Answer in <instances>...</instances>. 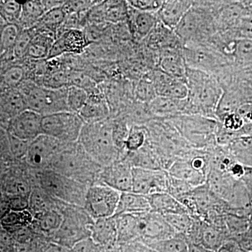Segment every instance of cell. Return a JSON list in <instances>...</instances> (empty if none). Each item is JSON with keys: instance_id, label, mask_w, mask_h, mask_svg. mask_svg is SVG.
I'll return each instance as SVG.
<instances>
[{"instance_id": "obj_5", "label": "cell", "mask_w": 252, "mask_h": 252, "mask_svg": "<svg viewBox=\"0 0 252 252\" xmlns=\"http://www.w3.org/2000/svg\"><path fill=\"white\" fill-rule=\"evenodd\" d=\"M60 212L63 217L59 230L50 238L52 243L71 250L79 242L91 238L94 220L82 207L61 203Z\"/></svg>"}, {"instance_id": "obj_58", "label": "cell", "mask_w": 252, "mask_h": 252, "mask_svg": "<svg viewBox=\"0 0 252 252\" xmlns=\"http://www.w3.org/2000/svg\"><path fill=\"white\" fill-rule=\"evenodd\" d=\"M3 194L1 193V192L0 191V200H1V198H2Z\"/></svg>"}, {"instance_id": "obj_3", "label": "cell", "mask_w": 252, "mask_h": 252, "mask_svg": "<svg viewBox=\"0 0 252 252\" xmlns=\"http://www.w3.org/2000/svg\"><path fill=\"white\" fill-rule=\"evenodd\" d=\"M77 142L86 154L102 167L111 165L126 156L114 143L112 122L107 119L84 124Z\"/></svg>"}, {"instance_id": "obj_50", "label": "cell", "mask_w": 252, "mask_h": 252, "mask_svg": "<svg viewBox=\"0 0 252 252\" xmlns=\"http://www.w3.org/2000/svg\"><path fill=\"white\" fill-rule=\"evenodd\" d=\"M104 249L96 245L91 238H86L74 245L72 252H102Z\"/></svg>"}, {"instance_id": "obj_33", "label": "cell", "mask_w": 252, "mask_h": 252, "mask_svg": "<svg viewBox=\"0 0 252 252\" xmlns=\"http://www.w3.org/2000/svg\"><path fill=\"white\" fill-rule=\"evenodd\" d=\"M101 9L102 21L110 23H119L128 19V5L127 1H102Z\"/></svg>"}, {"instance_id": "obj_15", "label": "cell", "mask_w": 252, "mask_h": 252, "mask_svg": "<svg viewBox=\"0 0 252 252\" xmlns=\"http://www.w3.org/2000/svg\"><path fill=\"white\" fill-rule=\"evenodd\" d=\"M42 117L34 111L25 109L13 117L8 127V133L21 140L32 142L42 135Z\"/></svg>"}, {"instance_id": "obj_19", "label": "cell", "mask_w": 252, "mask_h": 252, "mask_svg": "<svg viewBox=\"0 0 252 252\" xmlns=\"http://www.w3.org/2000/svg\"><path fill=\"white\" fill-rule=\"evenodd\" d=\"M160 70L169 76L187 83V65L182 48L162 49L160 60Z\"/></svg>"}, {"instance_id": "obj_32", "label": "cell", "mask_w": 252, "mask_h": 252, "mask_svg": "<svg viewBox=\"0 0 252 252\" xmlns=\"http://www.w3.org/2000/svg\"><path fill=\"white\" fill-rule=\"evenodd\" d=\"M47 11L44 1H28L22 4V14L19 22L30 29L44 16Z\"/></svg>"}, {"instance_id": "obj_52", "label": "cell", "mask_w": 252, "mask_h": 252, "mask_svg": "<svg viewBox=\"0 0 252 252\" xmlns=\"http://www.w3.org/2000/svg\"><path fill=\"white\" fill-rule=\"evenodd\" d=\"M10 211H11L10 208L9 199L4 194H3L2 198L0 200V220L6 216Z\"/></svg>"}, {"instance_id": "obj_57", "label": "cell", "mask_w": 252, "mask_h": 252, "mask_svg": "<svg viewBox=\"0 0 252 252\" xmlns=\"http://www.w3.org/2000/svg\"><path fill=\"white\" fill-rule=\"evenodd\" d=\"M102 252H119V250H118L117 246L114 248L104 249L103 251H102Z\"/></svg>"}, {"instance_id": "obj_45", "label": "cell", "mask_w": 252, "mask_h": 252, "mask_svg": "<svg viewBox=\"0 0 252 252\" xmlns=\"http://www.w3.org/2000/svg\"><path fill=\"white\" fill-rule=\"evenodd\" d=\"M163 1H153V0H144V1L143 0H134V1H127V3L130 7L137 11L157 14L163 4Z\"/></svg>"}, {"instance_id": "obj_53", "label": "cell", "mask_w": 252, "mask_h": 252, "mask_svg": "<svg viewBox=\"0 0 252 252\" xmlns=\"http://www.w3.org/2000/svg\"><path fill=\"white\" fill-rule=\"evenodd\" d=\"M235 241L233 239H228L217 252H234Z\"/></svg>"}, {"instance_id": "obj_8", "label": "cell", "mask_w": 252, "mask_h": 252, "mask_svg": "<svg viewBox=\"0 0 252 252\" xmlns=\"http://www.w3.org/2000/svg\"><path fill=\"white\" fill-rule=\"evenodd\" d=\"M85 122L77 113L62 112L44 116L41 122L42 134L62 143L78 142Z\"/></svg>"}, {"instance_id": "obj_54", "label": "cell", "mask_w": 252, "mask_h": 252, "mask_svg": "<svg viewBox=\"0 0 252 252\" xmlns=\"http://www.w3.org/2000/svg\"><path fill=\"white\" fill-rule=\"evenodd\" d=\"M45 252H72L69 249L64 248V247L61 246V245H56V244L52 243L50 245L49 248L46 249Z\"/></svg>"}, {"instance_id": "obj_38", "label": "cell", "mask_w": 252, "mask_h": 252, "mask_svg": "<svg viewBox=\"0 0 252 252\" xmlns=\"http://www.w3.org/2000/svg\"><path fill=\"white\" fill-rule=\"evenodd\" d=\"M22 14V4L16 1H0V16L7 23L19 22Z\"/></svg>"}, {"instance_id": "obj_18", "label": "cell", "mask_w": 252, "mask_h": 252, "mask_svg": "<svg viewBox=\"0 0 252 252\" xmlns=\"http://www.w3.org/2000/svg\"><path fill=\"white\" fill-rule=\"evenodd\" d=\"M88 45L84 32L80 30H67L56 39L50 50L48 59L63 53H79Z\"/></svg>"}, {"instance_id": "obj_44", "label": "cell", "mask_w": 252, "mask_h": 252, "mask_svg": "<svg viewBox=\"0 0 252 252\" xmlns=\"http://www.w3.org/2000/svg\"><path fill=\"white\" fill-rule=\"evenodd\" d=\"M99 2L96 1H65L62 8L67 16L89 11Z\"/></svg>"}, {"instance_id": "obj_10", "label": "cell", "mask_w": 252, "mask_h": 252, "mask_svg": "<svg viewBox=\"0 0 252 252\" xmlns=\"http://www.w3.org/2000/svg\"><path fill=\"white\" fill-rule=\"evenodd\" d=\"M187 67L215 76L220 67V55L210 44H187L182 48Z\"/></svg>"}, {"instance_id": "obj_31", "label": "cell", "mask_w": 252, "mask_h": 252, "mask_svg": "<svg viewBox=\"0 0 252 252\" xmlns=\"http://www.w3.org/2000/svg\"><path fill=\"white\" fill-rule=\"evenodd\" d=\"M34 217L29 210L23 211H10L0 220V226L9 232L14 233L16 230L31 226Z\"/></svg>"}, {"instance_id": "obj_35", "label": "cell", "mask_w": 252, "mask_h": 252, "mask_svg": "<svg viewBox=\"0 0 252 252\" xmlns=\"http://www.w3.org/2000/svg\"><path fill=\"white\" fill-rule=\"evenodd\" d=\"M149 246L157 252H189L188 243L180 235L151 244Z\"/></svg>"}, {"instance_id": "obj_1", "label": "cell", "mask_w": 252, "mask_h": 252, "mask_svg": "<svg viewBox=\"0 0 252 252\" xmlns=\"http://www.w3.org/2000/svg\"><path fill=\"white\" fill-rule=\"evenodd\" d=\"M187 85L189 94L184 114L215 118L222 94L216 77L187 67Z\"/></svg>"}, {"instance_id": "obj_2", "label": "cell", "mask_w": 252, "mask_h": 252, "mask_svg": "<svg viewBox=\"0 0 252 252\" xmlns=\"http://www.w3.org/2000/svg\"><path fill=\"white\" fill-rule=\"evenodd\" d=\"M102 167L94 161L78 142L64 144L55 156L49 170L88 187L99 183Z\"/></svg>"}, {"instance_id": "obj_12", "label": "cell", "mask_w": 252, "mask_h": 252, "mask_svg": "<svg viewBox=\"0 0 252 252\" xmlns=\"http://www.w3.org/2000/svg\"><path fill=\"white\" fill-rule=\"evenodd\" d=\"M138 220L139 241L151 245L175 236V233L163 216L157 212L136 214Z\"/></svg>"}, {"instance_id": "obj_13", "label": "cell", "mask_w": 252, "mask_h": 252, "mask_svg": "<svg viewBox=\"0 0 252 252\" xmlns=\"http://www.w3.org/2000/svg\"><path fill=\"white\" fill-rule=\"evenodd\" d=\"M168 172L165 170L133 167L132 192L141 195H150L158 193H167Z\"/></svg>"}, {"instance_id": "obj_49", "label": "cell", "mask_w": 252, "mask_h": 252, "mask_svg": "<svg viewBox=\"0 0 252 252\" xmlns=\"http://www.w3.org/2000/svg\"><path fill=\"white\" fill-rule=\"evenodd\" d=\"M11 211L29 210V197L24 195H6Z\"/></svg>"}, {"instance_id": "obj_11", "label": "cell", "mask_w": 252, "mask_h": 252, "mask_svg": "<svg viewBox=\"0 0 252 252\" xmlns=\"http://www.w3.org/2000/svg\"><path fill=\"white\" fill-rule=\"evenodd\" d=\"M64 144L42 134L32 141L25 160L32 170H49L55 156Z\"/></svg>"}, {"instance_id": "obj_47", "label": "cell", "mask_w": 252, "mask_h": 252, "mask_svg": "<svg viewBox=\"0 0 252 252\" xmlns=\"http://www.w3.org/2000/svg\"><path fill=\"white\" fill-rule=\"evenodd\" d=\"M237 32L243 39H252V15L244 14L236 25Z\"/></svg>"}, {"instance_id": "obj_22", "label": "cell", "mask_w": 252, "mask_h": 252, "mask_svg": "<svg viewBox=\"0 0 252 252\" xmlns=\"http://www.w3.org/2000/svg\"><path fill=\"white\" fill-rule=\"evenodd\" d=\"M229 238L225 224H216L203 220L199 245L217 252Z\"/></svg>"}, {"instance_id": "obj_42", "label": "cell", "mask_w": 252, "mask_h": 252, "mask_svg": "<svg viewBox=\"0 0 252 252\" xmlns=\"http://www.w3.org/2000/svg\"><path fill=\"white\" fill-rule=\"evenodd\" d=\"M193 189V187L187 182L176 179L170 175L167 193L170 194L177 200H180L181 198L188 194Z\"/></svg>"}, {"instance_id": "obj_25", "label": "cell", "mask_w": 252, "mask_h": 252, "mask_svg": "<svg viewBox=\"0 0 252 252\" xmlns=\"http://www.w3.org/2000/svg\"><path fill=\"white\" fill-rule=\"evenodd\" d=\"M130 9L131 11L128 9V20L135 35L140 39L150 35L159 21L157 14L137 11L131 7Z\"/></svg>"}, {"instance_id": "obj_46", "label": "cell", "mask_w": 252, "mask_h": 252, "mask_svg": "<svg viewBox=\"0 0 252 252\" xmlns=\"http://www.w3.org/2000/svg\"><path fill=\"white\" fill-rule=\"evenodd\" d=\"M25 72L20 66H13L6 71L4 74L5 84L9 87L15 88L22 84Z\"/></svg>"}, {"instance_id": "obj_4", "label": "cell", "mask_w": 252, "mask_h": 252, "mask_svg": "<svg viewBox=\"0 0 252 252\" xmlns=\"http://www.w3.org/2000/svg\"><path fill=\"white\" fill-rule=\"evenodd\" d=\"M35 186L51 197L68 204L84 207L89 187L51 170H32Z\"/></svg>"}, {"instance_id": "obj_40", "label": "cell", "mask_w": 252, "mask_h": 252, "mask_svg": "<svg viewBox=\"0 0 252 252\" xmlns=\"http://www.w3.org/2000/svg\"><path fill=\"white\" fill-rule=\"evenodd\" d=\"M21 32L19 26L14 23H7L4 26L0 32V43L3 49L13 50Z\"/></svg>"}, {"instance_id": "obj_29", "label": "cell", "mask_w": 252, "mask_h": 252, "mask_svg": "<svg viewBox=\"0 0 252 252\" xmlns=\"http://www.w3.org/2000/svg\"><path fill=\"white\" fill-rule=\"evenodd\" d=\"M61 203L46 193L40 187L34 186L29 197V210L34 217L49 210H59Z\"/></svg>"}, {"instance_id": "obj_21", "label": "cell", "mask_w": 252, "mask_h": 252, "mask_svg": "<svg viewBox=\"0 0 252 252\" xmlns=\"http://www.w3.org/2000/svg\"><path fill=\"white\" fill-rule=\"evenodd\" d=\"M167 171L171 177L187 182L193 188L206 183L207 175L195 170L185 157L177 158Z\"/></svg>"}, {"instance_id": "obj_51", "label": "cell", "mask_w": 252, "mask_h": 252, "mask_svg": "<svg viewBox=\"0 0 252 252\" xmlns=\"http://www.w3.org/2000/svg\"><path fill=\"white\" fill-rule=\"evenodd\" d=\"M11 243V234L0 226V252L6 251Z\"/></svg>"}, {"instance_id": "obj_48", "label": "cell", "mask_w": 252, "mask_h": 252, "mask_svg": "<svg viewBox=\"0 0 252 252\" xmlns=\"http://www.w3.org/2000/svg\"><path fill=\"white\" fill-rule=\"evenodd\" d=\"M118 250L119 252H157L149 245L139 240L118 245Z\"/></svg>"}, {"instance_id": "obj_26", "label": "cell", "mask_w": 252, "mask_h": 252, "mask_svg": "<svg viewBox=\"0 0 252 252\" xmlns=\"http://www.w3.org/2000/svg\"><path fill=\"white\" fill-rule=\"evenodd\" d=\"M117 222V245L139 240L138 220L136 214L114 216Z\"/></svg>"}, {"instance_id": "obj_24", "label": "cell", "mask_w": 252, "mask_h": 252, "mask_svg": "<svg viewBox=\"0 0 252 252\" xmlns=\"http://www.w3.org/2000/svg\"><path fill=\"white\" fill-rule=\"evenodd\" d=\"M149 211H151V207L147 196L134 192H125L121 193L114 216Z\"/></svg>"}, {"instance_id": "obj_17", "label": "cell", "mask_w": 252, "mask_h": 252, "mask_svg": "<svg viewBox=\"0 0 252 252\" xmlns=\"http://www.w3.org/2000/svg\"><path fill=\"white\" fill-rule=\"evenodd\" d=\"M91 238L103 249L117 247V229L115 217L94 220L91 228Z\"/></svg>"}, {"instance_id": "obj_30", "label": "cell", "mask_w": 252, "mask_h": 252, "mask_svg": "<svg viewBox=\"0 0 252 252\" xmlns=\"http://www.w3.org/2000/svg\"><path fill=\"white\" fill-rule=\"evenodd\" d=\"M185 100L157 97L150 102L151 112L158 117L184 114Z\"/></svg>"}, {"instance_id": "obj_6", "label": "cell", "mask_w": 252, "mask_h": 252, "mask_svg": "<svg viewBox=\"0 0 252 252\" xmlns=\"http://www.w3.org/2000/svg\"><path fill=\"white\" fill-rule=\"evenodd\" d=\"M202 3H193L185 17L174 30L183 45L187 44H207L215 36V17L211 7Z\"/></svg>"}, {"instance_id": "obj_41", "label": "cell", "mask_w": 252, "mask_h": 252, "mask_svg": "<svg viewBox=\"0 0 252 252\" xmlns=\"http://www.w3.org/2000/svg\"><path fill=\"white\" fill-rule=\"evenodd\" d=\"M34 34V32L31 31V28L21 31L12 50L13 54L16 59H21L27 56L28 49L31 46Z\"/></svg>"}, {"instance_id": "obj_56", "label": "cell", "mask_w": 252, "mask_h": 252, "mask_svg": "<svg viewBox=\"0 0 252 252\" xmlns=\"http://www.w3.org/2000/svg\"><path fill=\"white\" fill-rule=\"evenodd\" d=\"M234 252H248L245 251V250H243V249L240 248V245H239L236 242H235Z\"/></svg>"}, {"instance_id": "obj_39", "label": "cell", "mask_w": 252, "mask_h": 252, "mask_svg": "<svg viewBox=\"0 0 252 252\" xmlns=\"http://www.w3.org/2000/svg\"><path fill=\"white\" fill-rule=\"evenodd\" d=\"M147 142V135L143 129L132 126L129 131L126 142V151L128 153L137 152L144 147Z\"/></svg>"}, {"instance_id": "obj_7", "label": "cell", "mask_w": 252, "mask_h": 252, "mask_svg": "<svg viewBox=\"0 0 252 252\" xmlns=\"http://www.w3.org/2000/svg\"><path fill=\"white\" fill-rule=\"evenodd\" d=\"M20 94L26 108L40 115L46 116L62 112H70L67 102V86L52 89L36 85L31 81L21 84Z\"/></svg>"}, {"instance_id": "obj_23", "label": "cell", "mask_w": 252, "mask_h": 252, "mask_svg": "<svg viewBox=\"0 0 252 252\" xmlns=\"http://www.w3.org/2000/svg\"><path fill=\"white\" fill-rule=\"evenodd\" d=\"M151 210L162 216L175 214H189L182 203L167 193H158L147 195Z\"/></svg>"}, {"instance_id": "obj_27", "label": "cell", "mask_w": 252, "mask_h": 252, "mask_svg": "<svg viewBox=\"0 0 252 252\" xmlns=\"http://www.w3.org/2000/svg\"><path fill=\"white\" fill-rule=\"evenodd\" d=\"M62 220L63 217L59 210H49L34 216L31 228L50 239L59 230Z\"/></svg>"}, {"instance_id": "obj_14", "label": "cell", "mask_w": 252, "mask_h": 252, "mask_svg": "<svg viewBox=\"0 0 252 252\" xmlns=\"http://www.w3.org/2000/svg\"><path fill=\"white\" fill-rule=\"evenodd\" d=\"M132 167L125 158L120 159L107 166L102 167L99 183L110 187L120 193L132 192Z\"/></svg>"}, {"instance_id": "obj_9", "label": "cell", "mask_w": 252, "mask_h": 252, "mask_svg": "<svg viewBox=\"0 0 252 252\" xmlns=\"http://www.w3.org/2000/svg\"><path fill=\"white\" fill-rule=\"evenodd\" d=\"M120 195L103 184H95L88 189L84 208L94 220L114 217Z\"/></svg>"}, {"instance_id": "obj_36", "label": "cell", "mask_w": 252, "mask_h": 252, "mask_svg": "<svg viewBox=\"0 0 252 252\" xmlns=\"http://www.w3.org/2000/svg\"><path fill=\"white\" fill-rule=\"evenodd\" d=\"M89 93L75 86L67 87V102L68 108L72 112L79 113L89 98Z\"/></svg>"}, {"instance_id": "obj_34", "label": "cell", "mask_w": 252, "mask_h": 252, "mask_svg": "<svg viewBox=\"0 0 252 252\" xmlns=\"http://www.w3.org/2000/svg\"><path fill=\"white\" fill-rule=\"evenodd\" d=\"M66 17L67 14L61 6L46 11L36 25L40 26L42 29L53 33L56 36V32L64 24Z\"/></svg>"}, {"instance_id": "obj_28", "label": "cell", "mask_w": 252, "mask_h": 252, "mask_svg": "<svg viewBox=\"0 0 252 252\" xmlns=\"http://www.w3.org/2000/svg\"><path fill=\"white\" fill-rule=\"evenodd\" d=\"M109 111L104 100L95 95L89 96L87 102L78 114L85 124H92L107 120Z\"/></svg>"}, {"instance_id": "obj_37", "label": "cell", "mask_w": 252, "mask_h": 252, "mask_svg": "<svg viewBox=\"0 0 252 252\" xmlns=\"http://www.w3.org/2000/svg\"><path fill=\"white\" fill-rule=\"evenodd\" d=\"M169 225L172 227L176 235H184L191 228L193 217L189 214H175L163 216Z\"/></svg>"}, {"instance_id": "obj_55", "label": "cell", "mask_w": 252, "mask_h": 252, "mask_svg": "<svg viewBox=\"0 0 252 252\" xmlns=\"http://www.w3.org/2000/svg\"><path fill=\"white\" fill-rule=\"evenodd\" d=\"M189 252H215L197 244H189Z\"/></svg>"}, {"instance_id": "obj_16", "label": "cell", "mask_w": 252, "mask_h": 252, "mask_svg": "<svg viewBox=\"0 0 252 252\" xmlns=\"http://www.w3.org/2000/svg\"><path fill=\"white\" fill-rule=\"evenodd\" d=\"M157 97L185 100L189 94L187 83L165 74L159 69L154 72L152 77Z\"/></svg>"}, {"instance_id": "obj_20", "label": "cell", "mask_w": 252, "mask_h": 252, "mask_svg": "<svg viewBox=\"0 0 252 252\" xmlns=\"http://www.w3.org/2000/svg\"><path fill=\"white\" fill-rule=\"evenodd\" d=\"M192 1H164L157 13L158 19L165 27L173 31L193 6Z\"/></svg>"}, {"instance_id": "obj_43", "label": "cell", "mask_w": 252, "mask_h": 252, "mask_svg": "<svg viewBox=\"0 0 252 252\" xmlns=\"http://www.w3.org/2000/svg\"><path fill=\"white\" fill-rule=\"evenodd\" d=\"M8 142L11 153L16 158H25L31 142L21 140L8 133Z\"/></svg>"}]
</instances>
